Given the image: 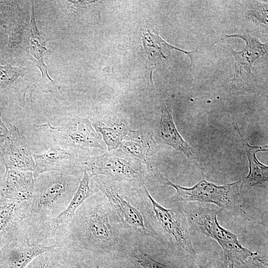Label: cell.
I'll return each instance as SVG.
<instances>
[{"label":"cell","instance_id":"484cf974","mask_svg":"<svg viewBox=\"0 0 268 268\" xmlns=\"http://www.w3.org/2000/svg\"><path fill=\"white\" fill-rule=\"evenodd\" d=\"M0 26H2V27H3V24H2V22H1V20H0ZM3 28H4V27H3Z\"/></svg>","mask_w":268,"mask_h":268},{"label":"cell","instance_id":"d4e9b609","mask_svg":"<svg viewBox=\"0 0 268 268\" xmlns=\"http://www.w3.org/2000/svg\"><path fill=\"white\" fill-rule=\"evenodd\" d=\"M200 268H213V267L211 266L210 263H208L204 267L200 266Z\"/></svg>","mask_w":268,"mask_h":268},{"label":"cell","instance_id":"ba28073f","mask_svg":"<svg viewBox=\"0 0 268 268\" xmlns=\"http://www.w3.org/2000/svg\"><path fill=\"white\" fill-rule=\"evenodd\" d=\"M41 127L54 134V136L61 143L66 141L80 147L104 148V144L88 119L77 118L58 127H53L49 123Z\"/></svg>","mask_w":268,"mask_h":268},{"label":"cell","instance_id":"d6986e66","mask_svg":"<svg viewBox=\"0 0 268 268\" xmlns=\"http://www.w3.org/2000/svg\"><path fill=\"white\" fill-rule=\"evenodd\" d=\"M27 73L25 67H13L10 64L0 65V93L20 90L25 95L29 87L24 80Z\"/></svg>","mask_w":268,"mask_h":268},{"label":"cell","instance_id":"2e32d148","mask_svg":"<svg viewBox=\"0 0 268 268\" xmlns=\"http://www.w3.org/2000/svg\"><path fill=\"white\" fill-rule=\"evenodd\" d=\"M236 129L240 135L249 164L248 174L241 182L240 189H248L255 186L263 185L268 182V167L259 161L256 157V153L260 151H267L268 146L250 145L238 129L236 127Z\"/></svg>","mask_w":268,"mask_h":268},{"label":"cell","instance_id":"9c48e42d","mask_svg":"<svg viewBox=\"0 0 268 268\" xmlns=\"http://www.w3.org/2000/svg\"><path fill=\"white\" fill-rule=\"evenodd\" d=\"M35 168L34 178L50 171H57L69 175L73 173L79 163L77 156L72 150L59 145L51 147L41 154L33 153Z\"/></svg>","mask_w":268,"mask_h":268},{"label":"cell","instance_id":"603a6c76","mask_svg":"<svg viewBox=\"0 0 268 268\" xmlns=\"http://www.w3.org/2000/svg\"><path fill=\"white\" fill-rule=\"evenodd\" d=\"M8 134V129L3 123L0 113V144H3L4 139Z\"/></svg>","mask_w":268,"mask_h":268},{"label":"cell","instance_id":"52a82bcc","mask_svg":"<svg viewBox=\"0 0 268 268\" xmlns=\"http://www.w3.org/2000/svg\"><path fill=\"white\" fill-rule=\"evenodd\" d=\"M8 129L1 151L5 169L33 172L35 161L25 136L14 125Z\"/></svg>","mask_w":268,"mask_h":268},{"label":"cell","instance_id":"4316f807","mask_svg":"<svg viewBox=\"0 0 268 268\" xmlns=\"http://www.w3.org/2000/svg\"><path fill=\"white\" fill-rule=\"evenodd\" d=\"M95 268V267H91V268Z\"/></svg>","mask_w":268,"mask_h":268},{"label":"cell","instance_id":"6da1fadb","mask_svg":"<svg viewBox=\"0 0 268 268\" xmlns=\"http://www.w3.org/2000/svg\"><path fill=\"white\" fill-rule=\"evenodd\" d=\"M71 175L57 171L34 178L32 198L26 201L23 227L34 234L48 235L52 221L67 206L75 192Z\"/></svg>","mask_w":268,"mask_h":268},{"label":"cell","instance_id":"30bf717a","mask_svg":"<svg viewBox=\"0 0 268 268\" xmlns=\"http://www.w3.org/2000/svg\"><path fill=\"white\" fill-rule=\"evenodd\" d=\"M34 183L33 172L5 169L0 180L1 198L27 201L32 197Z\"/></svg>","mask_w":268,"mask_h":268},{"label":"cell","instance_id":"7c38bea8","mask_svg":"<svg viewBox=\"0 0 268 268\" xmlns=\"http://www.w3.org/2000/svg\"><path fill=\"white\" fill-rule=\"evenodd\" d=\"M228 37L241 38L246 42V47L242 51H236L228 46V50L235 59L234 79L245 75L252 74L251 67L259 58L267 53V44L262 43L258 39L248 34L226 35Z\"/></svg>","mask_w":268,"mask_h":268},{"label":"cell","instance_id":"8992f818","mask_svg":"<svg viewBox=\"0 0 268 268\" xmlns=\"http://www.w3.org/2000/svg\"><path fill=\"white\" fill-rule=\"evenodd\" d=\"M144 190L150 201L154 217L163 232L179 248L194 256L195 251L184 215L174 209L161 205L145 187Z\"/></svg>","mask_w":268,"mask_h":268},{"label":"cell","instance_id":"ffe728a7","mask_svg":"<svg viewBox=\"0 0 268 268\" xmlns=\"http://www.w3.org/2000/svg\"><path fill=\"white\" fill-rule=\"evenodd\" d=\"M94 128L102 135L109 150L116 149L120 146L130 132V130L122 125L118 126L114 129L97 125L94 126Z\"/></svg>","mask_w":268,"mask_h":268},{"label":"cell","instance_id":"cb8c5ba5","mask_svg":"<svg viewBox=\"0 0 268 268\" xmlns=\"http://www.w3.org/2000/svg\"><path fill=\"white\" fill-rule=\"evenodd\" d=\"M222 268H235L234 259L231 256H223Z\"/></svg>","mask_w":268,"mask_h":268},{"label":"cell","instance_id":"5b68a950","mask_svg":"<svg viewBox=\"0 0 268 268\" xmlns=\"http://www.w3.org/2000/svg\"><path fill=\"white\" fill-rule=\"evenodd\" d=\"M98 188L106 196L111 205L125 226L141 234L152 233L143 214L132 200L112 184L96 179Z\"/></svg>","mask_w":268,"mask_h":268},{"label":"cell","instance_id":"44dd1931","mask_svg":"<svg viewBox=\"0 0 268 268\" xmlns=\"http://www.w3.org/2000/svg\"><path fill=\"white\" fill-rule=\"evenodd\" d=\"M134 261L143 268H167L146 254L136 251L133 254Z\"/></svg>","mask_w":268,"mask_h":268},{"label":"cell","instance_id":"7402d4cb","mask_svg":"<svg viewBox=\"0 0 268 268\" xmlns=\"http://www.w3.org/2000/svg\"><path fill=\"white\" fill-rule=\"evenodd\" d=\"M52 250L43 253V259L32 268H57V265L51 256Z\"/></svg>","mask_w":268,"mask_h":268},{"label":"cell","instance_id":"277c9868","mask_svg":"<svg viewBox=\"0 0 268 268\" xmlns=\"http://www.w3.org/2000/svg\"><path fill=\"white\" fill-rule=\"evenodd\" d=\"M81 165L90 172L91 177L105 175L118 181L138 185L144 183L145 175L140 163L125 155L105 153L86 158Z\"/></svg>","mask_w":268,"mask_h":268},{"label":"cell","instance_id":"3957f363","mask_svg":"<svg viewBox=\"0 0 268 268\" xmlns=\"http://www.w3.org/2000/svg\"><path fill=\"white\" fill-rule=\"evenodd\" d=\"M217 210L201 206L192 207L189 211L191 223L201 233L218 243L223 256L243 261L257 255L243 247L238 236L221 227L217 220Z\"/></svg>","mask_w":268,"mask_h":268},{"label":"cell","instance_id":"7a4b0ae2","mask_svg":"<svg viewBox=\"0 0 268 268\" xmlns=\"http://www.w3.org/2000/svg\"><path fill=\"white\" fill-rule=\"evenodd\" d=\"M164 180V185L173 187L175 195L170 198L174 202H201L212 203L225 210L237 208L240 190V181L217 186L205 180H201L191 188L182 187L160 175Z\"/></svg>","mask_w":268,"mask_h":268},{"label":"cell","instance_id":"4fadbf2b","mask_svg":"<svg viewBox=\"0 0 268 268\" xmlns=\"http://www.w3.org/2000/svg\"><path fill=\"white\" fill-rule=\"evenodd\" d=\"M158 133L165 144L183 153L201 170H203L193 149L179 134L174 124L172 112L166 106L162 108Z\"/></svg>","mask_w":268,"mask_h":268},{"label":"cell","instance_id":"9a60e30c","mask_svg":"<svg viewBox=\"0 0 268 268\" xmlns=\"http://www.w3.org/2000/svg\"><path fill=\"white\" fill-rule=\"evenodd\" d=\"M131 140H124L120 147L130 156L135 157L146 164L148 168L155 166V150L152 137L145 133L130 130L128 134Z\"/></svg>","mask_w":268,"mask_h":268},{"label":"cell","instance_id":"ac0fdd59","mask_svg":"<svg viewBox=\"0 0 268 268\" xmlns=\"http://www.w3.org/2000/svg\"><path fill=\"white\" fill-rule=\"evenodd\" d=\"M3 27L8 35L7 51L9 54L25 50L29 25L22 19L21 14L4 20Z\"/></svg>","mask_w":268,"mask_h":268},{"label":"cell","instance_id":"5bb4252c","mask_svg":"<svg viewBox=\"0 0 268 268\" xmlns=\"http://www.w3.org/2000/svg\"><path fill=\"white\" fill-rule=\"evenodd\" d=\"M91 177L84 169L82 179L67 208L52 221L49 231L52 236L56 237L62 229L69 223L76 211L85 200L94 194L89 186Z\"/></svg>","mask_w":268,"mask_h":268},{"label":"cell","instance_id":"e0dca14e","mask_svg":"<svg viewBox=\"0 0 268 268\" xmlns=\"http://www.w3.org/2000/svg\"><path fill=\"white\" fill-rule=\"evenodd\" d=\"M46 41L40 37L39 31L37 28L34 16V11L32 6L31 22L29 25V32L26 40L25 50L29 57L35 64L41 70L42 77L46 78L48 81L53 83L49 77L47 67L43 61V52L46 50Z\"/></svg>","mask_w":268,"mask_h":268},{"label":"cell","instance_id":"8fae6325","mask_svg":"<svg viewBox=\"0 0 268 268\" xmlns=\"http://www.w3.org/2000/svg\"><path fill=\"white\" fill-rule=\"evenodd\" d=\"M25 201L1 198L0 246L9 242L20 231L25 218Z\"/></svg>","mask_w":268,"mask_h":268}]
</instances>
